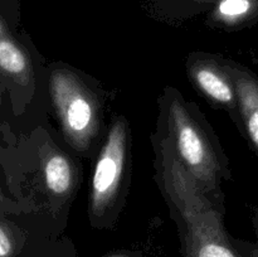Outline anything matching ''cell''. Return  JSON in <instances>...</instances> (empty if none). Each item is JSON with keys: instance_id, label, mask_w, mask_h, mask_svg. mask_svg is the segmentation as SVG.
<instances>
[{"instance_id": "1", "label": "cell", "mask_w": 258, "mask_h": 257, "mask_svg": "<svg viewBox=\"0 0 258 257\" xmlns=\"http://www.w3.org/2000/svg\"><path fill=\"white\" fill-rule=\"evenodd\" d=\"M161 175L164 188L183 219L186 257H242L206 191L179 163L168 140L161 143Z\"/></svg>"}, {"instance_id": "2", "label": "cell", "mask_w": 258, "mask_h": 257, "mask_svg": "<svg viewBox=\"0 0 258 257\" xmlns=\"http://www.w3.org/2000/svg\"><path fill=\"white\" fill-rule=\"evenodd\" d=\"M50 93L67 140L77 150H86L98 131V102L95 95L73 72L54 70Z\"/></svg>"}, {"instance_id": "3", "label": "cell", "mask_w": 258, "mask_h": 257, "mask_svg": "<svg viewBox=\"0 0 258 257\" xmlns=\"http://www.w3.org/2000/svg\"><path fill=\"white\" fill-rule=\"evenodd\" d=\"M168 121L169 144L179 163L204 191L216 188L219 176L218 159L206 134L181 101H171Z\"/></svg>"}, {"instance_id": "4", "label": "cell", "mask_w": 258, "mask_h": 257, "mask_svg": "<svg viewBox=\"0 0 258 257\" xmlns=\"http://www.w3.org/2000/svg\"><path fill=\"white\" fill-rule=\"evenodd\" d=\"M128 130L123 117L112 123L96 163L91 183L90 206L95 217H102L120 190L127 158Z\"/></svg>"}, {"instance_id": "5", "label": "cell", "mask_w": 258, "mask_h": 257, "mask_svg": "<svg viewBox=\"0 0 258 257\" xmlns=\"http://www.w3.org/2000/svg\"><path fill=\"white\" fill-rule=\"evenodd\" d=\"M190 76L209 100L229 110H238L236 87L227 68L223 70L211 59H197L190 66Z\"/></svg>"}, {"instance_id": "6", "label": "cell", "mask_w": 258, "mask_h": 257, "mask_svg": "<svg viewBox=\"0 0 258 257\" xmlns=\"http://www.w3.org/2000/svg\"><path fill=\"white\" fill-rule=\"evenodd\" d=\"M227 71L236 87L242 125L258 154V76L239 66H229Z\"/></svg>"}, {"instance_id": "7", "label": "cell", "mask_w": 258, "mask_h": 257, "mask_svg": "<svg viewBox=\"0 0 258 257\" xmlns=\"http://www.w3.org/2000/svg\"><path fill=\"white\" fill-rule=\"evenodd\" d=\"M209 19L226 28H242L258 22V0H217Z\"/></svg>"}, {"instance_id": "8", "label": "cell", "mask_w": 258, "mask_h": 257, "mask_svg": "<svg viewBox=\"0 0 258 257\" xmlns=\"http://www.w3.org/2000/svg\"><path fill=\"white\" fill-rule=\"evenodd\" d=\"M43 175L48 190L55 197H66L75 185V168L67 156L50 151L43 160Z\"/></svg>"}, {"instance_id": "9", "label": "cell", "mask_w": 258, "mask_h": 257, "mask_svg": "<svg viewBox=\"0 0 258 257\" xmlns=\"http://www.w3.org/2000/svg\"><path fill=\"white\" fill-rule=\"evenodd\" d=\"M0 72L19 83H24L30 73L27 54L9 34L0 39Z\"/></svg>"}, {"instance_id": "10", "label": "cell", "mask_w": 258, "mask_h": 257, "mask_svg": "<svg viewBox=\"0 0 258 257\" xmlns=\"http://www.w3.org/2000/svg\"><path fill=\"white\" fill-rule=\"evenodd\" d=\"M19 251L14 234L0 218V257H19Z\"/></svg>"}, {"instance_id": "11", "label": "cell", "mask_w": 258, "mask_h": 257, "mask_svg": "<svg viewBox=\"0 0 258 257\" xmlns=\"http://www.w3.org/2000/svg\"><path fill=\"white\" fill-rule=\"evenodd\" d=\"M160 3H166V4H173L175 7L188 8V9H202L204 7H213L217 0H159Z\"/></svg>"}, {"instance_id": "12", "label": "cell", "mask_w": 258, "mask_h": 257, "mask_svg": "<svg viewBox=\"0 0 258 257\" xmlns=\"http://www.w3.org/2000/svg\"><path fill=\"white\" fill-rule=\"evenodd\" d=\"M241 254H242V257H258V242L253 244H248V246L244 248L243 253H241Z\"/></svg>"}, {"instance_id": "13", "label": "cell", "mask_w": 258, "mask_h": 257, "mask_svg": "<svg viewBox=\"0 0 258 257\" xmlns=\"http://www.w3.org/2000/svg\"><path fill=\"white\" fill-rule=\"evenodd\" d=\"M7 34H8V32H7V28H5L4 22L0 19V39H2V38Z\"/></svg>"}, {"instance_id": "14", "label": "cell", "mask_w": 258, "mask_h": 257, "mask_svg": "<svg viewBox=\"0 0 258 257\" xmlns=\"http://www.w3.org/2000/svg\"><path fill=\"white\" fill-rule=\"evenodd\" d=\"M106 257H131L128 254H123V253H116V254H110V256H106Z\"/></svg>"}, {"instance_id": "15", "label": "cell", "mask_w": 258, "mask_h": 257, "mask_svg": "<svg viewBox=\"0 0 258 257\" xmlns=\"http://www.w3.org/2000/svg\"><path fill=\"white\" fill-rule=\"evenodd\" d=\"M257 228H258V214H257Z\"/></svg>"}]
</instances>
